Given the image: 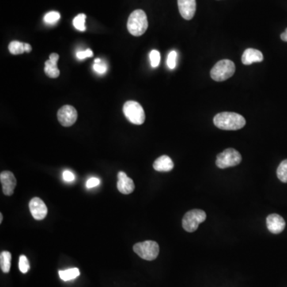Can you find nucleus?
<instances>
[{
	"label": "nucleus",
	"instance_id": "obj_24",
	"mask_svg": "<svg viewBox=\"0 0 287 287\" xmlns=\"http://www.w3.org/2000/svg\"><path fill=\"white\" fill-rule=\"evenodd\" d=\"M150 58L151 66L152 68H156L160 65V54L158 50H152L149 54Z\"/></svg>",
	"mask_w": 287,
	"mask_h": 287
},
{
	"label": "nucleus",
	"instance_id": "obj_20",
	"mask_svg": "<svg viewBox=\"0 0 287 287\" xmlns=\"http://www.w3.org/2000/svg\"><path fill=\"white\" fill-rule=\"evenodd\" d=\"M8 49L11 54L18 55L25 52L24 50V43H20L19 41H12L8 46Z\"/></svg>",
	"mask_w": 287,
	"mask_h": 287
},
{
	"label": "nucleus",
	"instance_id": "obj_22",
	"mask_svg": "<svg viewBox=\"0 0 287 287\" xmlns=\"http://www.w3.org/2000/svg\"><path fill=\"white\" fill-rule=\"evenodd\" d=\"M61 16L58 12H50L44 16V22L47 24H55L60 20Z\"/></svg>",
	"mask_w": 287,
	"mask_h": 287
},
{
	"label": "nucleus",
	"instance_id": "obj_16",
	"mask_svg": "<svg viewBox=\"0 0 287 287\" xmlns=\"http://www.w3.org/2000/svg\"><path fill=\"white\" fill-rule=\"evenodd\" d=\"M174 168V163L169 156H161L156 159L153 163V168L157 172H166L172 171Z\"/></svg>",
	"mask_w": 287,
	"mask_h": 287
},
{
	"label": "nucleus",
	"instance_id": "obj_26",
	"mask_svg": "<svg viewBox=\"0 0 287 287\" xmlns=\"http://www.w3.org/2000/svg\"><path fill=\"white\" fill-rule=\"evenodd\" d=\"M76 55H77V58L78 59L83 60L85 59V58H91V57L93 56V53H92L90 49H87V50H84V51H78Z\"/></svg>",
	"mask_w": 287,
	"mask_h": 287
},
{
	"label": "nucleus",
	"instance_id": "obj_10",
	"mask_svg": "<svg viewBox=\"0 0 287 287\" xmlns=\"http://www.w3.org/2000/svg\"><path fill=\"white\" fill-rule=\"evenodd\" d=\"M0 181L2 183L3 192L4 195H13L14 190L17 184V180L14 174L10 171H4L0 174Z\"/></svg>",
	"mask_w": 287,
	"mask_h": 287
},
{
	"label": "nucleus",
	"instance_id": "obj_21",
	"mask_svg": "<svg viewBox=\"0 0 287 287\" xmlns=\"http://www.w3.org/2000/svg\"><path fill=\"white\" fill-rule=\"evenodd\" d=\"M277 176L283 183H287V159L281 162L277 167Z\"/></svg>",
	"mask_w": 287,
	"mask_h": 287
},
{
	"label": "nucleus",
	"instance_id": "obj_17",
	"mask_svg": "<svg viewBox=\"0 0 287 287\" xmlns=\"http://www.w3.org/2000/svg\"><path fill=\"white\" fill-rule=\"evenodd\" d=\"M12 266V254L9 251H2L0 254V266L4 273H9Z\"/></svg>",
	"mask_w": 287,
	"mask_h": 287
},
{
	"label": "nucleus",
	"instance_id": "obj_15",
	"mask_svg": "<svg viewBox=\"0 0 287 287\" xmlns=\"http://www.w3.org/2000/svg\"><path fill=\"white\" fill-rule=\"evenodd\" d=\"M262 61L263 54L261 51L255 49H247L242 55V62L244 65H251L254 62H261Z\"/></svg>",
	"mask_w": 287,
	"mask_h": 287
},
{
	"label": "nucleus",
	"instance_id": "obj_19",
	"mask_svg": "<svg viewBox=\"0 0 287 287\" xmlns=\"http://www.w3.org/2000/svg\"><path fill=\"white\" fill-rule=\"evenodd\" d=\"M85 20H86V16L85 14H79L77 15L73 20V27H75V29L79 31H85L86 30L85 27Z\"/></svg>",
	"mask_w": 287,
	"mask_h": 287
},
{
	"label": "nucleus",
	"instance_id": "obj_33",
	"mask_svg": "<svg viewBox=\"0 0 287 287\" xmlns=\"http://www.w3.org/2000/svg\"><path fill=\"white\" fill-rule=\"evenodd\" d=\"M3 219H4V216H3V214L1 213V214H0V224H2Z\"/></svg>",
	"mask_w": 287,
	"mask_h": 287
},
{
	"label": "nucleus",
	"instance_id": "obj_14",
	"mask_svg": "<svg viewBox=\"0 0 287 287\" xmlns=\"http://www.w3.org/2000/svg\"><path fill=\"white\" fill-rule=\"evenodd\" d=\"M58 59L59 55L56 53H53L50 54L49 60L45 62V73L50 78H57L59 76L60 71L58 68Z\"/></svg>",
	"mask_w": 287,
	"mask_h": 287
},
{
	"label": "nucleus",
	"instance_id": "obj_23",
	"mask_svg": "<svg viewBox=\"0 0 287 287\" xmlns=\"http://www.w3.org/2000/svg\"><path fill=\"white\" fill-rule=\"evenodd\" d=\"M19 268H20V271L23 274H27V272L30 270V263L29 260L27 259L25 255H21L20 257V261H19Z\"/></svg>",
	"mask_w": 287,
	"mask_h": 287
},
{
	"label": "nucleus",
	"instance_id": "obj_12",
	"mask_svg": "<svg viewBox=\"0 0 287 287\" xmlns=\"http://www.w3.org/2000/svg\"><path fill=\"white\" fill-rule=\"evenodd\" d=\"M118 189L120 193L125 195H129L135 189V184L131 178H129L124 172H119L118 174Z\"/></svg>",
	"mask_w": 287,
	"mask_h": 287
},
{
	"label": "nucleus",
	"instance_id": "obj_31",
	"mask_svg": "<svg viewBox=\"0 0 287 287\" xmlns=\"http://www.w3.org/2000/svg\"><path fill=\"white\" fill-rule=\"evenodd\" d=\"M281 39L284 42H287V28L285 31H284L283 33L281 35Z\"/></svg>",
	"mask_w": 287,
	"mask_h": 287
},
{
	"label": "nucleus",
	"instance_id": "obj_9",
	"mask_svg": "<svg viewBox=\"0 0 287 287\" xmlns=\"http://www.w3.org/2000/svg\"><path fill=\"white\" fill-rule=\"evenodd\" d=\"M29 208L35 220H43L46 218L48 210L45 203L39 197H35L30 201Z\"/></svg>",
	"mask_w": 287,
	"mask_h": 287
},
{
	"label": "nucleus",
	"instance_id": "obj_4",
	"mask_svg": "<svg viewBox=\"0 0 287 287\" xmlns=\"http://www.w3.org/2000/svg\"><path fill=\"white\" fill-rule=\"evenodd\" d=\"M123 113L129 122L141 126L145 121V114L142 106L134 101H128L123 106Z\"/></svg>",
	"mask_w": 287,
	"mask_h": 287
},
{
	"label": "nucleus",
	"instance_id": "obj_25",
	"mask_svg": "<svg viewBox=\"0 0 287 287\" xmlns=\"http://www.w3.org/2000/svg\"><path fill=\"white\" fill-rule=\"evenodd\" d=\"M176 61H177V53L175 50H172L169 53L167 59V65L168 68L171 69H174L176 66Z\"/></svg>",
	"mask_w": 287,
	"mask_h": 287
},
{
	"label": "nucleus",
	"instance_id": "obj_5",
	"mask_svg": "<svg viewBox=\"0 0 287 287\" xmlns=\"http://www.w3.org/2000/svg\"><path fill=\"white\" fill-rule=\"evenodd\" d=\"M133 251L139 257H141L145 260L152 261L158 256L160 247L156 242L149 240V241L136 243L133 246Z\"/></svg>",
	"mask_w": 287,
	"mask_h": 287
},
{
	"label": "nucleus",
	"instance_id": "obj_27",
	"mask_svg": "<svg viewBox=\"0 0 287 287\" xmlns=\"http://www.w3.org/2000/svg\"><path fill=\"white\" fill-rule=\"evenodd\" d=\"M92 67H93V69H94L97 73H100V74H104V73L107 71V66H106V64L103 63V62L94 63Z\"/></svg>",
	"mask_w": 287,
	"mask_h": 287
},
{
	"label": "nucleus",
	"instance_id": "obj_1",
	"mask_svg": "<svg viewBox=\"0 0 287 287\" xmlns=\"http://www.w3.org/2000/svg\"><path fill=\"white\" fill-rule=\"evenodd\" d=\"M213 122L216 127L223 130H238L246 125V120L243 116L231 112L216 114Z\"/></svg>",
	"mask_w": 287,
	"mask_h": 287
},
{
	"label": "nucleus",
	"instance_id": "obj_13",
	"mask_svg": "<svg viewBox=\"0 0 287 287\" xmlns=\"http://www.w3.org/2000/svg\"><path fill=\"white\" fill-rule=\"evenodd\" d=\"M266 226L271 233L279 234L285 229V222L279 215L271 214L266 218Z\"/></svg>",
	"mask_w": 287,
	"mask_h": 287
},
{
	"label": "nucleus",
	"instance_id": "obj_8",
	"mask_svg": "<svg viewBox=\"0 0 287 287\" xmlns=\"http://www.w3.org/2000/svg\"><path fill=\"white\" fill-rule=\"evenodd\" d=\"M77 119V112L76 109L71 106H62L58 112V120L64 127H69L75 123Z\"/></svg>",
	"mask_w": 287,
	"mask_h": 287
},
{
	"label": "nucleus",
	"instance_id": "obj_7",
	"mask_svg": "<svg viewBox=\"0 0 287 287\" xmlns=\"http://www.w3.org/2000/svg\"><path fill=\"white\" fill-rule=\"evenodd\" d=\"M241 161V154L237 150L227 149L217 156L216 164L218 168H227L237 166Z\"/></svg>",
	"mask_w": 287,
	"mask_h": 287
},
{
	"label": "nucleus",
	"instance_id": "obj_30",
	"mask_svg": "<svg viewBox=\"0 0 287 287\" xmlns=\"http://www.w3.org/2000/svg\"><path fill=\"white\" fill-rule=\"evenodd\" d=\"M24 50H25V52H31V50H32L31 45L28 44V43H24Z\"/></svg>",
	"mask_w": 287,
	"mask_h": 287
},
{
	"label": "nucleus",
	"instance_id": "obj_32",
	"mask_svg": "<svg viewBox=\"0 0 287 287\" xmlns=\"http://www.w3.org/2000/svg\"><path fill=\"white\" fill-rule=\"evenodd\" d=\"M100 62H102V60L100 58H96L94 60V63H100Z\"/></svg>",
	"mask_w": 287,
	"mask_h": 287
},
{
	"label": "nucleus",
	"instance_id": "obj_3",
	"mask_svg": "<svg viewBox=\"0 0 287 287\" xmlns=\"http://www.w3.org/2000/svg\"><path fill=\"white\" fill-rule=\"evenodd\" d=\"M235 72V63L232 61L228 59L221 60L212 68L211 77L214 81H224L232 77Z\"/></svg>",
	"mask_w": 287,
	"mask_h": 287
},
{
	"label": "nucleus",
	"instance_id": "obj_29",
	"mask_svg": "<svg viewBox=\"0 0 287 287\" xmlns=\"http://www.w3.org/2000/svg\"><path fill=\"white\" fill-rule=\"evenodd\" d=\"M62 177H63V179L65 181L72 182L75 179V175H74L73 172L69 171V170H66V171H64L63 174H62Z\"/></svg>",
	"mask_w": 287,
	"mask_h": 287
},
{
	"label": "nucleus",
	"instance_id": "obj_18",
	"mask_svg": "<svg viewBox=\"0 0 287 287\" xmlns=\"http://www.w3.org/2000/svg\"><path fill=\"white\" fill-rule=\"evenodd\" d=\"M58 274L61 279L67 281L75 279L76 277H78L80 275V270L78 268H70L68 270H60Z\"/></svg>",
	"mask_w": 287,
	"mask_h": 287
},
{
	"label": "nucleus",
	"instance_id": "obj_11",
	"mask_svg": "<svg viewBox=\"0 0 287 287\" xmlns=\"http://www.w3.org/2000/svg\"><path fill=\"white\" fill-rule=\"evenodd\" d=\"M178 8L182 17L186 20H191L197 11L196 0H178Z\"/></svg>",
	"mask_w": 287,
	"mask_h": 287
},
{
	"label": "nucleus",
	"instance_id": "obj_2",
	"mask_svg": "<svg viewBox=\"0 0 287 287\" xmlns=\"http://www.w3.org/2000/svg\"><path fill=\"white\" fill-rule=\"evenodd\" d=\"M149 23L146 14L142 10L132 12L128 20L127 28L129 33L133 36H141L148 29Z\"/></svg>",
	"mask_w": 287,
	"mask_h": 287
},
{
	"label": "nucleus",
	"instance_id": "obj_6",
	"mask_svg": "<svg viewBox=\"0 0 287 287\" xmlns=\"http://www.w3.org/2000/svg\"><path fill=\"white\" fill-rule=\"evenodd\" d=\"M206 218L205 211L193 209L184 215L182 220V226L187 232H194L198 229L199 225L205 221Z\"/></svg>",
	"mask_w": 287,
	"mask_h": 287
},
{
	"label": "nucleus",
	"instance_id": "obj_28",
	"mask_svg": "<svg viewBox=\"0 0 287 287\" xmlns=\"http://www.w3.org/2000/svg\"><path fill=\"white\" fill-rule=\"evenodd\" d=\"M101 181L99 178L92 177L88 179L86 182L87 188H92L100 184Z\"/></svg>",
	"mask_w": 287,
	"mask_h": 287
}]
</instances>
